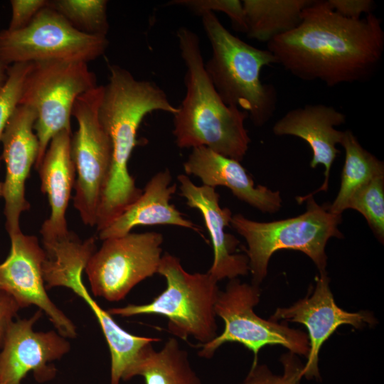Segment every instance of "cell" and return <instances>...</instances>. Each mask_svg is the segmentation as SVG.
<instances>
[{
    "instance_id": "2e32d148",
    "label": "cell",
    "mask_w": 384,
    "mask_h": 384,
    "mask_svg": "<svg viewBox=\"0 0 384 384\" xmlns=\"http://www.w3.org/2000/svg\"><path fill=\"white\" fill-rule=\"evenodd\" d=\"M36 113L31 107L19 105L3 132L1 159L6 166L3 182L6 229L9 236L21 232L20 218L30 208L26 198V182L36 164L39 144L34 132Z\"/></svg>"
},
{
    "instance_id": "ffe728a7",
    "label": "cell",
    "mask_w": 384,
    "mask_h": 384,
    "mask_svg": "<svg viewBox=\"0 0 384 384\" xmlns=\"http://www.w3.org/2000/svg\"><path fill=\"white\" fill-rule=\"evenodd\" d=\"M71 138L72 132L67 130L54 136L36 168L41 191L47 195L50 208V215L40 230L43 240L63 238L70 232L66 211L76 175L71 156Z\"/></svg>"
},
{
    "instance_id": "e0dca14e",
    "label": "cell",
    "mask_w": 384,
    "mask_h": 384,
    "mask_svg": "<svg viewBox=\"0 0 384 384\" xmlns=\"http://www.w3.org/2000/svg\"><path fill=\"white\" fill-rule=\"evenodd\" d=\"M180 195L186 199V205L200 211L209 233L213 250V260L207 272L215 280L232 279L249 272L246 255L236 254L239 240L225 232L233 216L228 208H221L220 196L214 188L196 186L185 174L177 177Z\"/></svg>"
},
{
    "instance_id": "9c48e42d",
    "label": "cell",
    "mask_w": 384,
    "mask_h": 384,
    "mask_svg": "<svg viewBox=\"0 0 384 384\" xmlns=\"http://www.w3.org/2000/svg\"><path fill=\"white\" fill-rule=\"evenodd\" d=\"M260 294L258 285L242 283L238 278L230 279L225 289L220 290L214 307L216 316L224 321L223 331L209 343L199 344L198 355L210 359L223 344L237 342L253 353L252 364L257 363L259 351L267 345H281L289 352L307 357L309 342L306 333L255 313L253 308Z\"/></svg>"
},
{
    "instance_id": "5b68a950",
    "label": "cell",
    "mask_w": 384,
    "mask_h": 384,
    "mask_svg": "<svg viewBox=\"0 0 384 384\" xmlns=\"http://www.w3.org/2000/svg\"><path fill=\"white\" fill-rule=\"evenodd\" d=\"M43 243L46 259L42 272L46 288L65 287L84 300L95 314L110 349V383L119 384L121 380L132 379L146 348L161 339L126 331L89 294L82 274L96 250L95 238L82 241L70 232L63 238Z\"/></svg>"
},
{
    "instance_id": "d4e9b609",
    "label": "cell",
    "mask_w": 384,
    "mask_h": 384,
    "mask_svg": "<svg viewBox=\"0 0 384 384\" xmlns=\"http://www.w3.org/2000/svg\"><path fill=\"white\" fill-rule=\"evenodd\" d=\"M106 0H53L48 6L74 28L89 35L105 36L109 31Z\"/></svg>"
},
{
    "instance_id": "4dcf8cb0",
    "label": "cell",
    "mask_w": 384,
    "mask_h": 384,
    "mask_svg": "<svg viewBox=\"0 0 384 384\" xmlns=\"http://www.w3.org/2000/svg\"><path fill=\"white\" fill-rule=\"evenodd\" d=\"M334 11L350 19H359L362 14L372 13L375 1L371 0H327Z\"/></svg>"
},
{
    "instance_id": "83f0119b",
    "label": "cell",
    "mask_w": 384,
    "mask_h": 384,
    "mask_svg": "<svg viewBox=\"0 0 384 384\" xmlns=\"http://www.w3.org/2000/svg\"><path fill=\"white\" fill-rule=\"evenodd\" d=\"M280 362L283 373L274 375L265 364H252L245 380L240 384H300L304 364L297 354L288 352L282 355Z\"/></svg>"
},
{
    "instance_id": "ac0fdd59",
    "label": "cell",
    "mask_w": 384,
    "mask_h": 384,
    "mask_svg": "<svg viewBox=\"0 0 384 384\" xmlns=\"http://www.w3.org/2000/svg\"><path fill=\"white\" fill-rule=\"evenodd\" d=\"M346 116L334 107L324 104L306 105L288 111L272 127L275 135H292L304 140L312 151L310 166L314 169L322 164L325 167L324 181L316 191L305 197L313 196L319 191H326L332 164L339 153L343 131L335 127L346 122Z\"/></svg>"
},
{
    "instance_id": "5bb4252c",
    "label": "cell",
    "mask_w": 384,
    "mask_h": 384,
    "mask_svg": "<svg viewBox=\"0 0 384 384\" xmlns=\"http://www.w3.org/2000/svg\"><path fill=\"white\" fill-rule=\"evenodd\" d=\"M41 315L38 309L29 319H18L9 326L0 352V384H21L30 371L38 383L55 376L57 370L49 363L60 359L70 345L55 331H33Z\"/></svg>"
},
{
    "instance_id": "3957f363",
    "label": "cell",
    "mask_w": 384,
    "mask_h": 384,
    "mask_svg": "<svg viewBox=\"0 0 384 384\" xmlns=\"http://www.w3.org/2000/svg\"><path fill=\"white\" fill-rule=\"evenodd\" d=\"M176 37L186 67V94L173 115V134L177 146H205L242 161L250 143L245 126L248 114L227 105L219 96L206 73L198 35L182 26Z\"/></svg>"
},
{
    "instance_id": "7a4b0ae2",
    "label": "cell",
    "mask_w": 384,
    "mask_h": 384,
    "mask_svg": "<svg viewBox=\"0 0 384 384\" xmlns=\"http://www.w3.org/2000/svg\"><path fill=\"white\" fill-rule=\"evenodd\" d=\"M109 81L103 86L99 118L112 143V164L99 206L96 227L100 231L140 196L128 163L138 144L139 127L146 115L161 111L175 114L177 107L155 82L136 79L125 68L109 65Z\"/></svg>"
},
{
    "instance_id": "484cf974",
    "label": "cell",
    "mask_w": 384,
    "mask_h": 384,
    "mask_svg": "<svg viewBox=\"0 0 384 384\" xmlns=\"http://www.w3.org/2000/svg\"><path fill=\"white\" fill-rule=\"evenodd\" d=\"M348 208L356 210L366 219L380 242L384 239V174L359 188L349 200Z\"/></svg>"
},
{
    "instance_id": "f546056e",
    "label": "cell",
    "mask_w": 384,
    "mask_h": 384,
    "mask_svg": "<svg viewBox=\"0 0 384 384\" xmlns=\"http://www.w3.org/2000/svg\"><path fill=\"white\" fill-rule=\"evenodd\" d=\"M48 0H11V16L6 29L16 31L27 26L48 4Z\"/></svg>"
},
{
    "instance_id": "4fadbf2b",
    "label": "cell",
    "mask_w": 384,
    "mask_h": 384,
    "mask_svg": "<svg viewBox=\"0 0 384 384\" xmlns=\"http://www.w3.org/2000/svg\"><path fill=\"white\" fill-rule=\"evenodd\" d=\"M9 237V254L0 264V287L15 299L21 309L31 305L38 306L62 336L76 337L75 326L46 292L42 272L46 252L38 238L22 232Z\"/></svg>"
},
{
    "instance_id": "d6a6232c",
    "label": "cell",
    "mask_w": 384,
    "mask_h": 384,
    "mask_svg": "<svg viewBox=\"0 0 384 384\" xmlns=\"http://www.w3.org/2000/svg\"><path fill=\"white\" fill-rule=\"evenodd\" d=\"M7 72H8V66L4 65L0 60V89L6 81V79L8 77Z\"/></svg>"
},
{
    "instance_id": "8fae6325",
    "label": "cell",
    "mask_w": 384,
    "mask_h": 384,
    "mask_svg": "<svg viewBox=\"0 0 384 384\" xmlns=\"http://www.w3.org/2000/svg\"><path fill=\"white\" fill-rule=\"evenodd\" d=\"M105 36L84 33L48 4L25 28L0 31V60L19 63L72 61L88 63L103 55Z\"/></svg>"
},
{
    "instance_id": "e575fe53",
    "label": "cell",
    "mask_w": 384,
    "mask_h": 384,
    "mask_svg": "<svg viewBox=\"0 0 384 384\" xmlns=\"http://www.w3.org/2000/svg\"><path fill=\"white\" fill-rule=\"evenodd\" d=\"M1 288V287H0Z\"/></svg>"
},
{
    "instance_id": "9a60e30c",
    "label": "cell",
    "mask_w": 384,
    "mask_h": 384,
    "mask_svg": "<svg viewBox=\"0 0 384 384\" xmlns=\"http://www.w3.org/2000/svg\"><path fill=\"white\" fill-rule=\"evenodd\" d=\"M316 287L311 295L299 299L286 308H277L270 320L281 319L304 325L308 331L309 352L304 364L303 376L308 380H320L319 354L320 349L336 329L347 324L357 329L366 325L373 326L376 319L371 312L360 311L348 312L336 304L329 287L326 272L319 273Z\"/></svg>"
},
{
    "instance_id": "7402d4cb",
    "label": "cell",
    "mask_w": 384,
    "mask_h": 384,
    "mask_svg": "<svg viewBox=\"0 0 384 384\" xmlns=\"http://www.w3.org/2000/svg\"><path fill=\"white\" fill-rule=\"evenodd\" d=\"M314 0L242 1L249 38L268 43L296 28L303 10Z\"/></svg>"
},
{
    "instance_id": "ba28073f",
    "label": "cell",
    "mask_w": 384,
    "mask_h": 384,
    "mask_svg": "<svg viewBox=\"0 0 384 384\" xmlns=\"http://www.w3.org/2000/svg\"><path fill=\"white\" fill-rule=\"evenodd\" d=\"M95 74L87 63L41 61L31 63L26 77L19 105L36 113L34 132L39 151L36 169L54 136L71 131L74 103L82 94L97 87Z\"/></svg>"
},
{
    "instance_id": "30bf717a",
    "label": "cell",
    "mask_w": 384,
    "mask_h": 384,
    "mask_svg": "<svg viewBox=\"0 0 384 384\" xmlns=\"http://www.w3.org/2000/svg\"><path fill=\"white\" fill-rule=\"evenodd\" d=\"M103 85L97 86L75 100L72 116L78 130L71 138V156L75 167L73 205L82 221L96 226L100 201L112 164V143L99 118Z\"/></svg>"
},
{
    "instance_id": "7c38bea8",
    "label": "cell",
    "mask_w": 384,
    "mask_h": 384,
    "mask_svg": "<svg viewBox=\"0 0 384 384\" xmlns=\"http://www.w3.org/2000/svg\"><path fill=\"white\" fill-rule=\"evenodd\" d=\"M163 240L156 232L129 233L103 240L85 268L93 295L119 302L137 284L157 273Z\"/></svg>"
},
{
    "instance_id": "d6986e66",
    "label": "cell",
    "mask_w": 384,
    "mask_h": 384,
    "mask_svg": "<svg viewBox=\"0 0 384 384\" xmlns=\"http://www.w3.org/2000/svg\"><path fill=\"white\" fill-rule=\"evenodd\" d=\"M183 166L186 174L198 177L203 185L214 188L225 186L236 198L263 213H273L282 207L279 191L255 186L240 161L207 147L193 148Z\"/></svg>"
},
{
    "instance_id": "f1b7e54d",
    "label": "cell",
    "mask_w": 384,
    "mask_h": 384,
    "mask_svg": "<svg viewBox=\"0 0 384 384\" xmlns=\"http://www.w3.org/2000/svg\"><path fill=\"white\" fill-rule=\"evenodd\" d=\"M169 6L185 7L193 14L201 16L206 12L224 13L230 19L233 27L238 31L246 33L245 12L242 1L238 0H174Z\"/></svg>"
},
{
    "instance_id": "8992f818",
    "label": "cell",
    "mask_w": 384,
    "mask_h": 384,
    "mask_svg": "<svg viewBox=\"0 0 384 384\" xmlns=\"http://www.w3.org/2000/svg\"><path fill=\"white\" fill-rule=\"evenodd\" d=\"M296 199L299 203L306 201V210L294 218L265 223L240 213L233 215L230 225L247 245L245 250L252 284L260 286L267 276L271 256L280 250L302 252L314 262L319 273L326 272L325 247L331 238H343L338 228L342 216L331 213L329 204H317L313 196Z\"/></svg>"
},
{
    "instance_id": "277c9868",
    "label": "cell",
    "mask_w": 384,
    "mask_h": 384,
    "mask_svg": "<svg viewBox=\"0 0 384 384\" xmlns=\"http://www.w3.org/2000/svg\"><path fill=\"white\" fill-rule=\"evenodd\" d=\"M212 54L206 73L222 100L246 112L253 124L261 127L274 115L278 101L272 84L260 79L262 68L277 63L267 49L255 48L232 34L213 12L201 16Z\"/></svg>"
},
{
    "instance_id": "44dd1931",
    "label": "cell",
    "mask_w": 384,
    "mask_h": 384,
    "mask_svg": "<svg viewBox=\"0 0 384 384\" xmlns=\"http://www.w3.org/2000/svg\"><path fill=\"white\" fill-rule=\"evenodd\" d=\"M176 188L168 169L156 173L147 182L137 201L98 232L100 239L122 236L140 225H176L201 233L199 226L186 219L183 213L170 203Z\"/></svg>"
},
{
    "instance_id": "1f68e13d",
    "label": "cell",
    "mask_w": 384,
    "mask_h": 384,
    "mask_svg": "<svg viewBox=\"0 0 384 384\" xmlns=\"http://www.w3.org/2000/svg\"><path fill=\"white\" fill-rule=\"evenodd\" d=\"M20 309L15 299L0 288V348L2 347L9 326Z\"/></svg>"
},
{
    "instance_id": "603a6c76",
    "label": "cell",
    "mask_w": 384,
    "mask_h": 384,
    "mask_svg": "<svg viewBox=\"0 0 384 384\" xmlns=\"http://www.w3.org/2000/svg\"><path fill=\"white\" fill-rule=\"evenodd\" d=\"M145 384H202L191 366L187 351L175 338H169L159 351L151 345L139 363L135 376Z\"/></svg>"
},
{
    "instance_id": "4316f807",
    "label": "cell",
    "mask_w": 384,
    "mask_h": 384,
    "mask_svg": "<svg viewBox=\"0 0 384 384\" xmlns=\"http://www.w3.org/2000/svg\"><path fill=\"white\" fill-rule=\"evenodd\" d=\"M31 63H14L8 67L6 81L0 89V142L7 122L19 105L24 81ZM1 159L0 157V162Z\"/></svg>"
},
{
    "instance_id": "836d02e7",
    "label": "cell",
    "mask_w": 384,
    "mask_h": 384,
    "mask_svg": "<svg viewBox=\"0 0 384 384\" xmlns=\"http://www.w3.org/2000/svg\"><path fill=\"white\" fill-rule=\"evenodd\" d=\"M3 196V182L0 181V197Z\"/></svg>"
},
{
    "instance_id": "6da1fadb",
    "label": "cell",
    "mask_w": 384,
    "mask_h": 384,
    "mask_svg": "<svg viewBox=\"0 0 384 384\" xmlns=\"http://www.w3.org/2000/svg\"><path fill=\"white\" fill-rule=\"evenodd\" d=\"M277 63L304 81L328 87L363 82L375 74L384 51L381 19L370 13L345 18L327 0L313 1L294 29L267 43Z\"/></svg>"
},
{
    "instance_id": "52a82bcc",
    "label": "cell",
    "mask_w": 384,
    "mask_h": 384,
    "mask_svg": "<svg viewBox=\"0 0 384 384\" xmlns=\"http://www.w3.org/2000/svg\"><path fill=\"white\" fill-rule=\"evenodd\" d=\"M157 273L166 281V289L151 302L111 308L110 314L130 317L137 315H161L168 320L171 334L186 341L193 336L206 344L218 336L215 304L219 288L209 273L191 274L180 259L169 253L161 256Z\"/></svg>"
},
{
    "instance_id": "cb8c5ba5",
    "label": "cell",
    "mask_w": 384,
    "mask_h": 384,
    "mask_svg": "<svg viewBox=\"0 0 384 384\" xmlns=\"http://www.w3.org/2000/svg\"><path fill=\"white\" fill-rule=\"evenodd\" d=\"M340 144L345 150L341 186L335 200L329 205V211L337 215L348 209L350 198L359 188L384 174L383 163L366 150L351 131H343Z\"/></svg>"
}]
</instances>
